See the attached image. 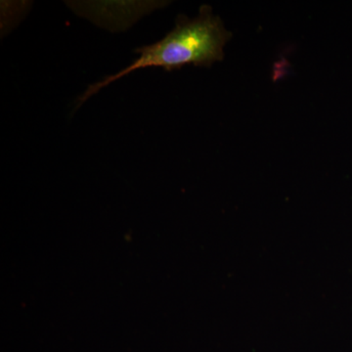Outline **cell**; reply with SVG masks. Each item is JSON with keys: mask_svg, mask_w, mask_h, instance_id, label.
<instances>
[{"mask_svg": "<svg viewBox=\"0 0 352 352\" xmlns=\"http://www.w3.org/2000/svg\"><path fill=\"white\" fill-rule=\"evenodd\" d=\"M231 38L232 32L227 31L219 16L212 14L210 6H201L195 19L178 15L173 31L151 45L136 48L134 53L140 56L119 73L89 85L78 98L76 108L102 88L140 69L163 68L171 72L186 65L210 68L224 59V46Z\"/></svg>", "mask_w": 352, "mask_h": 352, "instance_id": "6da1fadb", "label": "cell"}]
</instances>
